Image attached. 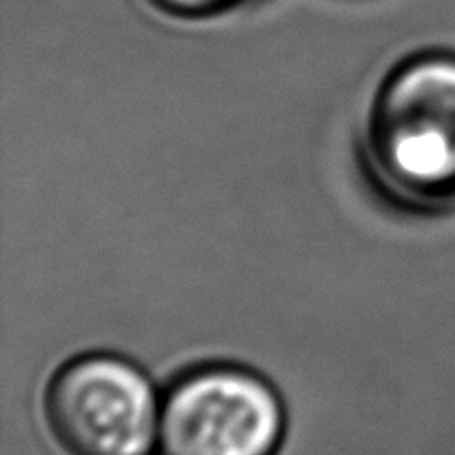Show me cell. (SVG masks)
Wrapping results in <instances>:
<instances>
[{
    "label": "cell",
    "mask_w": 455,
    "mask_h": 455,
    "mask_svg": "<svg viewBox=\"0 0 455 455\" xmlns=\"http://www.w3.org/2000/svg\"><path fill=\"white\" fill-rule=\"evenodd\" d=\"M364 164L378 189L407 209L455 200V53H418L382 80L364 129Z\"/></svg>",
    "instance_id": "1"
},
{
    "label": "cell",
    "mask_w": 455,
    "mask_h": 455,
    "mask_svg": "<svg viewBox=\"0 0 455 455\" xmlns=\"http://www.w3.org/2000/svg\"><path fill=\"white\" fill-rule=\"evenodd\" d=\"M160 407L151 378L116 354L67 360L43 403L49 431L67 455H154Z\"/></svg>",
    "instance_id": "2"
},
{
    "label": "cell",
    "mask_w": 455,
    "mask_h": 455,
    "mask_svg": "<svg viewBox=\"0 0 455 455\" xmlns=\"http://www.w3.org/2000/svg\"><path fill=\"white\" fill-rule=\"evenodd\" d=\"M287 409L260 373L204 364L172 382L160 407V455H278Z\"/></svg>",
    "instance_id": "3"
},
{
    "label": "cell",
    "mask_w": 455,
    "mask_h": 455,
    "mask_svg": "<svg viewBox=\"0 0 455 455\" xmlns=\"http://www.w3.org/2000/svg\"><path fill=\"white\" fill-rule=\"evenodd\" d=\"M156 7L163 12L172 13V16L182 18H203L209 13H218L234 4L235 0H151Z\"/></svg>",
    "instance_id": "4"
}]
</instances>
